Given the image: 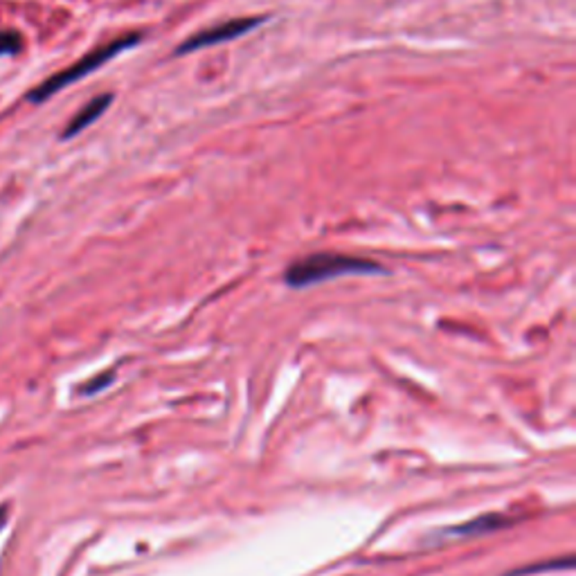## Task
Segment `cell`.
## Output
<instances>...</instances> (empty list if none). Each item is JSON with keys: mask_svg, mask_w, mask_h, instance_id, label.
I'll return each mask as SVG.
<instances>
[{"mask_svg": "<svg viewBox=\"0 0 576 576\" xmlns=\"http://www.w3.org/2000/svg\"><path fill=\"white\" fill-rule=\"evenodd\" d=\"M383 273V266L362 257L340 255V252H316L295 261L284 273V282L293 288H307L327 279L345 277V275H376Z\"/></svg>", "mask_w": 576, "mask_h": 576, "instance_id": "1", "label": "cell"}, {"mask_svg": "<svg viewBox=\"0 0 576 576\" xmlns=\"http://www.w3.org/2000/svg\"><path fill=\"white\" fill-rule=\"evenodd\" d=\"M140 43V34H127V37L118 39V41L113 43H106V46L97 48V50L88 52L86 57H83L82 61H77V64H73L70 68L61 70V73L52 74L50 79H46L43 83H39L37 88H34L32 92L28 95V100L32 101V104H41V101L50 100V97H55L57 92L64 91L65 86H70V83L79 82V79L88 77L91 73H95L97 68H101L104 64H109L110 59H115V57L119 55V52L128 50V48L137 46Z\"/></svg>", "mask_w": 576, "mask_h": 576, "instance_id": "2", "label": "cell"}, {"mask_svg": "<svg viewBox=\"0 0 576 576\" xmlns=\"http://www.w3.org/2000/svg\"><path fill=\"white\" fill-rule=\"evenodd\" d=\"M264 21H266L264 16L225 21V23L214 25V28H207L203 30V32L189 37L183 46L176 48V55H189V52L201 50V48H210V46H219V43H225V41H232V39H239L246 32H250V30H255L257 25H261Z\"/></svg>", "mask_w": 576, "mask_h": 576, "instance_id": "3", "label": "cell"}, {"mask_svg": "<svg viewBox=\"0 0 576 576\" xmlns=\"http://www.w3.org/2000/svg\"><path fill=\"white\" fill-rule=\"evenodd\" d=\"M110 101H113V95H110V92H104V95H100V97H95L92 101H88V104L83 106L77 115H74L73 122L68 124V128L64 131V140H70V137L79 135L83 128H88L92 122H97V119L106 113V109L110 106Z\"/></svg>", "mask_w": 576, "mask_h": 576, "instance_id": "4", "label": "cell"}, {"mask_svg": "<svg viewBox=\"0 0 576 576\" xmlns=\"http://www.w3.org/2000/svg\"><path fill=\"white\" fill-rule=\"evenodd\" d=\"M507 525V518L498 516V513H486V516L476 518L471 522H464V525L453 527L449 529L450 536H476V534H489V531L500 529V527Z\"/></svg>", "mask_w": 576, "mask_h": 576, "instance_id": "5", "label": "cell"}, {"mask_svg": "<svg viewBox=\"0 0 576 576\" xmlns=\"http://www.w3.org/2000/svg\"><path fill=\"white\" fill-rule=\"evenodd\" d=\"M23 50V39L19 32H0V55H16Z\"/></svg>", "mask_w": 576, "mask_h": 576, "instance_id": "6", "label": "cell"}, {"mask_svg": "<svg viewBox=\"0 0 576 576\" xmlns=\"http://www.w3.org/2000/svg\"><path fill=\"white\" fill-rule=\"evenodd\" d=\"M113 379H115L113 371H106V374L97 376V379L88 380L86 385H82V394H95V392H100V389H104L106 385H109Z\"/></svg>", "mask_w": 576, "mask_h": 576, "instance_id": "7", "label": "cell"}, {"mask_svg": "<svg viewBox=\"0 0 576 576\" xmlns=\"http://www.w3.org/2000/svg\"><path fill=\"white\" fill-rule=\"evenodd\" d=\"M10 507H7V504H3V507H0V529H3V527H5V522H7V518H10Z\"/></svg>", "mask_w": 576, "mask_h": 576, "instance_id": "8", "label": "cell"}]
</instances>
